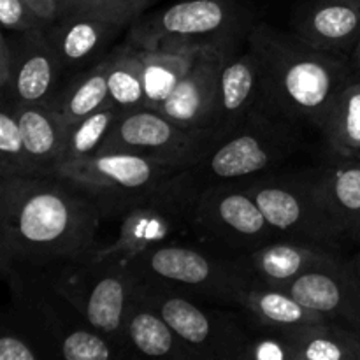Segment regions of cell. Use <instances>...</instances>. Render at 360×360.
Here are the masks:
<instances>
[{
  "label": "cell",
  "instance_id": "obj_16",
  "mask_svg": "<svg viewBox=\"0 0 360 360\" xmlns=\"http://www.w3.org/2000/svg\"><path fill=\"white\" fill-rule=\"evenodd\" d=\"M16 37V70L9 94L18 104H53L60 94L62 63L46 30L21 32Z\"/></svg>",
  "mask_w": 360,
  "mask_h": 360
},
{
  "label": "cell",
  "instance_id": "obj_10",
  "mask_svg": "<svg viewBox=\"0 0 360 360\" xmlns=\"http://www.w3.org/2000/svg\"><path fill=\"white\" fill-rule=\"evenodd\" d=\"M136 292L164 316L190 359L245 360L252 338L234 320L204 308L193 301L192 294L162 281L136 276Z\"/></svg>",
  "mask_w": 360,
  "mask_h": 360
},
{
  "label": "cell",
  "instance_id": "obj_9",
  "mask_svg": "<svg viewBox=\"0 0 360 360\" xmlns=\"http://www.w3.org/2000/svg\"><path fill=\"white\" fill-rule=\"evenodd\" d=\"M197 192L199 183L192 169L174 176L120 218L118 238L112 245L95 248L90 255L97 260L125 264L153 246L172 243L176 234H188Z\"/></svg>",
  "mask_w": 360,
  "mask_h": 360
},
{
  "label": "cell",
  "instance_id": "obj_13",
  "mask_svg": "<svg viewBox=\"0 0 360 360\" xmlns=\"http://www.w3.org/2000/svg\"><path fill=\"white\" fill-rule=\"evenodd\" d=\"M231 51L204 48L197 55L171 97L162 104L158 112L171 122L190 130H214L220 95V74ZM217 132V130H214Z\"/></svg>",
  "mask_w": 360,
  "mask_h": 360
},
{
  "label": "cell",
  "instance_id": "obj_15",
  "mask_svg": "<svg viewBox=\"0 0 360 360\" xmlns=\"http://www.w3.org/2000/svg\"><path fill=\"white\" fill-rule=\"evenodd\" d=\"M292 28L313 48L352 55L360 39V0H306L295 11Z\"/></svg>",
  "mask_w": 360,
  "mask_h": 360
},
{
  "label": "cell",
  "instance_id": "obj_36",
  "mask_svg": "<svg viewBox=\"0 0 360 360\" xmlns=\"http://www.w3.org/2000/svg\"><path fill=\"white\" fill-rule=\"evenodd\" d=\"M16 70V37L4 32L0 37V94H9Z\"/></svg>",
  "mask_w": 360,
  "mask_h": 360
},
{
  "label": "cell",
  "instance_id": "obj_1",
  "mask_svg": "<svg viewBox=\"0 0 360 360\" xmlns=\"http://www.w3.org/2000/svg\"><path fill=\"white\" fill-rule=\"evenodd\" d=\"M102 220L97 202L62 176L0 178L2 271L84 259L97 248Z\"/></svg>",
  "mask_w": 360,
  "mask_h": 360
},
{
  "label": "cell",
  "instance_id": "obj_12",
  "mask_svg": "<svg viewBox=\"0 0 360 360\" xmlns=\"http://www.w3.org/2000/svg\"><path fill=\"white\" fill-rule=\"evenodd\" d=\"M218 141L214 130L185 129L155 109L139 108L120 112L98 151H125L193 169Z\"/></svg>",
  "mask_w": 360,
  "mask_h": 360
},
{
  "label": "cell",
  "instance_id": "obj_34",
  "mask_svg": "<svg viewBox=\"0 0 360 360\" xmlns=\"http://www.w3.org/2000/svg\"><path fill=\"white\" fill-rule=\"evenodd\" d=\"M46 357L42 347L20 329H2L0 334V360H39Z\"/></svg>",
  "mask_w": 360,
  "mask_h": 360
},
{
  "label": "cell",
  "instance_id": "obj_27",
  "mask_svg": "<svg viewBox=\"0 0 360 360\" xmlns=\"http://www.w3.org/2000/svg\"><path fill=\"white\" fill-rule=\"evenodd\" d=\"M322 134L338 158L360 155V74L340 91Z\"/></svg>",
  "mask_w": 360,
  "mask_h": 360
},
{
  "label": "cell",
  "instance_id": "obj_19",
  "mask_svg": "<svg viewBox=\"0 0 360 360\" xmlns=\"http://www.w3.org/2000/svg\"><path fill=\"white\" fill-rule=\"evenodd\" d=\"M259 104V63L252 51L229 55L221 67L218 115L214 130L218 137L231 136ZM218 141V143H220Z\"/></svg>",
  "mask_w": 360,
  "mask_h": 360
},
{
  "label": "cell",
  "instance_id": "obj_5",
  "mask_svg": "<svg viewBox=\"0 0 360 360\" xmlns=\"http://www.w3.org/2000/svg\"><path fill=\"white\" fill-rule=\"evenodd\" d=\"M295 123L255 108L225 139L214 144L192 169L197 183L241 181L264 174L297 151Z\"/></svg>",
  "mask_w": 360,
  "mask_h": 360
},
{
  "label": "cell",
  "instance_id": "obj_8",
  "mask_svg": "<svg viewBox=\"0 0 360 360\" xmlns=\"http://www.w3.org/2000/svg\"><path fill=\"white\" fill-rule=\"evenodd\" d=\"M53 288L88 326L127 348L123 329L136 288V276L129 267L88 255L63 264Z\"/></svg>",
  "mask_w": 360,
  "mask_h": 360
},
{
  "label": "cell",
  "instance_id": "obj_17",
  "mask_svg": "<svg viewBox=\"0 0 360 360\" xmlns=\"http://www.w3.org/2000/svg\"><path fill=\"white\" fill-rule=\"evenodd\" d=\"M125 28V25L105 18L70 14L53 23L46 35L62 63L63 74H76L101 62Z\"/></svg>",
  "mask_w": 360,
  "mask_h": 360
},
{
  "label": "cell",
  "instance_id": "obj_30",
  "mask_svg": "<svg viewBox=\"0 0 360 360\" xmlns=\"http://www.w3.org/2000/svg\"><path fill=\"white\" fill-rule=\"evenodd\" d=\"M120 112L122 111L118 108L111 105L70 125L67 130L65 148H63L58 164L97 153L111 134L115 123L118 122Z\"/></svg>",
  "mask_w": 360,
  "mask_h": 360
},
{
  "label": "cell",
  "instance_id": "obj_22",
  "mask_svg": "<svg viewBox=\"0 0 360 360\" xmlns=\"http://www.w3.org/2000/svg\"><path fill=\"white\" fill-rule=\"evenodd\" d=\"M123 338L132 357L188 360L190 354L185 345L165 322L164 316L144 301L134 288L129 313L125 319Z\"/></svg>",
  "mask_w": 360,
  "mask_h": 360
},
{
  "label": "cell",
  "instance_id": "obj_6",
  "mask_svg": "<svg viewBox=\"0 0 360 360\" xmlns=\"http://www.w3.org/2000/svg\"><path fill=\"white\" fill-rule=\"evenodd\" d=\"M190 234L225 257L238 259L281 239L243 181L199 185L190 213Z\"/></svg>",
  "mask_w": 360,
  "mask_h": 360
},
{
  "label": "cell",
  "instance_id": "obj_21",
  "mask_svg": "<svg viewBox=\"0 0 360 360\" xmlns=\"http://www.w3.org/2000/svg\"><path fill=\"white\" fill-rule=\"evenodd\" d=\"M234 304L246 309L266 329H301L330 320L306 308L283 288L266 283L253 274H250L245 287L238 292Z\"/></svg>",
  "mask_w": 360,
  "mask_h": 360
},
{
  "label": "cell",
  "instance_id": "obj_23",
  "mask_svg": "<svg viewBox=\"0 0 360 360\" xmlns=\"http://www.w3.org/2000/svg\"><path fill=\"white\" fill-rule=\"evenodd\" d=\"M25 148L37 176L55 174L67 139V123L53 104H18Z\"/></svg>",
  "mask_w": 360,
  "mask_h": 360
},
{
  "label": "cell",
  "instance_id": "obj_37",
  "mask_svg": "<svg viewBox=\"0 0 360 360\" xmlns=\"http://www.w3.org/2000/svg\"><path fill=\"white\" fill-rule=\"evenodd\" d=\"M39 16L49 25L56 23L62 18V4L60 0H25Z\"/></svg>",
  "mask_w": 360,
  "mask_h": 360
},
{
  "label": "cell",
  "instance_id": "obj_25",
  "mask_svg": "<svg viewBox=\"0 0 360 360\" xmlns=\"http://www.w3.org/2000/svg\"><path fill=\"white\" fill-rule=\"evenodd\" d=\"M111 105L108 88V55L95 65L74 74L60 90L55 102V108L67 127Z\"/></svg>",
  "mask_w": 360,
  "mask_h": 360
},
{
  "label": "cell",
  "instance_id": "obj_29",
  "mask_svg": "<svg viewBox=\"0 0 360 360\" xmlns=\"http://www.w3.org/2000/svg\"><path fill=\"white\" fill-rule=\"evenodd\" d=\"M30 176H37V172L25 148L18 102L11 95L0 94V178Z\"/></svg>",
  "mask_w": 360,
  "mask_h": 360
},
{
  "label": "cell",
  "instance_id": "obj_28",
  "mask_svg": "<svg viewBox=\"0 0 360 360\" xmlns=\"http://www.w3.org/2000/svg\"><path fill=\"white\" fill-rule=\"evenodd\" d=\"M109 98L120 111L144 108L143 62L139 48L125 41L108 53Z\"/></svg>",
  "mask_w": 360,
  "mask_h": 360
},
{
  "label": "cell",
  "instance_id": "obj_32",
  "mask_svg": "<svg viewBox=\"0 0 360 360\" xmlns=\"http://www.w3.org/2000/svg\"><path fill=\"white\" fill-rule=\"evenodd\" d=\"M158 0H60L62 4V18L70 14H91V16L105 18L118 21L127 28L139 16L146 13L150 6Z\"/></svg>",
  "mask_w": 360,
  "mask_h": 360
},
{
  "label": "cell",
  "instance_id": "obj_11",
  "mask_svg": "<svg viewBox=\"0 0 360 360\" xmlns=\"http://www.w3.org/2000/svg\"><path fill=\"white\" fill-rule=\"evenodd\" d=\"M123 266L137 278L162 281L192 295L217 299L227 304H234L236 295L250 278L239 259L176 243L153 246Z\"/></svg>",
  "mask_w": 360,
  "mask_h": 360
},
{
  "label": "cell",
  "instance_id": "obj_33",
  "mask_svg": "<svg viewBox=\"0 0 360 360\" xmlns=\"http://www.w3.org/2000/svg\"><path fill=\"white\" fill-rule=\"evenodd\" d=\"M0 23L4 30L13 32V34L48 30L51 27L25 0H0Z\"/></svg>",
  "mask_w": 360,
  "mask_h": 360
},
{
  "label": "cell",
  "instance_id": "obj_26",
  "mask_svg": "<svg viewBox=\"0 0 360 360\" xmlns=\"http://www.w3.org/2000/svg\"><path fill=\"white\" fill-rule=\"evenodd\" d=\"M200 49L169 51V49L139 48L141 62H143L144 108L155 111L162 108V104L171 97L179 81L195 62Z\"/></svg>",
  "mask_w": 360,
  "mask_h": 360
},
{
  "label": "cell",
  "instance_id": "obj_4",
  "mask_svg": "<svg viewBox=\"0 0 360 360\" xmlns=\"http://www.w3.org/2000/svg\"><path fill=\"white\" fill-rule=\"evenodd\" d=\"M186 167L160 158L125 151H97L62 162L55 174L76 183L101 207L104 220H120L130 207L150 197Z\"/></svg>",
  "mask_w": 360,
  "mask_h": 360
},
{
  "label": "cell",
  "instance_id": "obj_20",
  "mask_svg": "<svg viewBox=\"0 0 360 360\" xmlns=\"http://www.w3.org/2000/svg\"><path fill=\"white\" fill-rule=\"evenodd\" d=\"M316 183L341 239L360 245V155L316 171Z\"/></svg>",
  "mask_w": 360,
  "mask_h": 360
},
{
  "label": "cell",
  "instance_id": "obj_24",
  "mask_svg": "<svg viewBox=\"0 0 360 360\" xmlns=\"http://www.w3.org/2000/svg\"><path fill=\"white\" fill-rule=\"evenodd\" d=\"M278 333L288 341L292 360H360V333L336 320Z\"/></svg>",
  "mask_w": 360,
  "mask_h": 360
},
{
  "label": "cell",
  "instance_id": "obj_3",
  "mask_svg": "<svg viewBox=\"0 0 360 360\" xmlns=\"http://www.w3.org/2000/svg\"><path fill=\"white\" fill-rule=\"evenodd\" d=\"M248 11L234 0H181L143 14L127 28V41L143 49L217 48L234 53L250 27Z\"/></svg>",
  "mask_w": 360,
  "mask_h": 360
},
{
  "label": "cell",
  "instance_id": "obj_39",
  "mask_svg": "<svg viewBox=\"0 0 360 360\" xmlns=\"http://www.w3.org/2000/svg\"><path fill=\"white\" fill-rule=\"evenodd\" d=\"M354 264H355V271H357V276H359V280H360V252L357 253V255H355Z\"/></svg>",
  "mask_w": 360,
  "mask_h": 360
},
{
  "label": "cell",
  "instance_id": "obj_18",
  "mask_svg": "<svg viewBox=\"0 0 360 360\" xmlns=\"http://www.w3.org/2000/svg\"><path fill=\"white\" fill-rule=\"evenodd\" d=\"M238 259L250 274L276 287L309 271L333 269L347 262L336 250L294 239H276Z\"/></svg>",
  "mask_w": 360,
  "mask_h": 360
},
{
  "label": "cell",
  "instance_id": "obj_14",
  "mask_svg": "<svg viewBox=\"0 0 360 360\" xmlns=\"http://www.w3.org/2000/svg\"><path fill=\"white\" fill-rule=\"evenodd\" d=\"M301 304L360 333V280L354 260L333 269L309 271L281 285Z\"/></svg>",
  "mask_w": 360,
  "mask_h": 360
},
{
  "label": "cell",
  "instance_id": "obj_38",
  "mask_svg": "<svg viewBox=\"0 0 360 360\" xmlns=\"http://www.w3.org/2000/svg\"><path fill=\"white\" fill-rule=\"evenodd\" d=\"M350 60H352V65H354L355 72L360 74V39H359L357 46H355V49L352 51V58Z\"/></svg>",
  "mask_w": 360,
  "mask_h": 360
},
{
  "label": "cell",
  "instance_id": "obj_31",
  "mask_svg": "<svg viewBox=\"0 0 360 360\" xmlns=\"http://www.w3.org/2000/svg\"><path fill=\"white\" fill-rule=\"evenodd\" d=\"M58 355L65 360H111L130 357L129 350L91 326L63 330Z\"/></svg>",
  "mask_w": 360,
  "mask_h": 360
},
{
  "label": "cell",
  "instance_id": "obj_35",
  "mask_svg": "<svg viewBox=\"0 0 360 360\" xmlns=\"http://www.w3.org/2000/svg\"><path fill=\"white\" fill-rule=\"evenodd\" d=\"M245 360H292V352L278 330L267 329L266 336L250 340Z\"/></svg>",
  "mask_w": 360,
  "mask_h": 360
},
{
  "label": "cell",
  "instance_id": "obj_7",
  "mask_svg": "<svg viewBox=\"0 0 360 360\" xmlns=\"http://www.w3.org/2000/svg\"><path fill=\"white\" fill-rule=\"evenodd\" d=\"M241 181L281 239L340 248L343 239L323 206L316 172L259 174Z\"/></svg>",
  "mask_w": 360,
  "mask_h": 360
},
{
  "label": "cell",
  "instance_id": "obj_2",
  "mask_svg": "<svg viewBox=\"0 0 360 360\" xmlns=\"http://www.w3.org/2000/svg\"><path fill=\"white\" fill-rule=\"evenodd\" d=\"M248 49L259 63L257 108L320 132L340 91L357 76L347 55L316 49L264 23L248 32Z\"/></svg>",
  "mask_w": 360,
  "mask_h": 360
}]
</instances>
